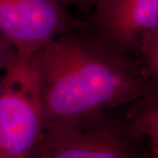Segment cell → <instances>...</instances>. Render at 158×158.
<instances>
[{"label": "cell", "mask_w": 158, "mask_h": 158, "mask_svg": "<svg viewBox=\"0 0 158 158\" xmlns=\"http://www.w3.org/2000/svg\"><path fill=\"white\" fill-rule=\"evenodd\" d=\"M2 79H3V73H0V94H1V91H2Z\"/></svg>", "instance_id": "obj_11"}, {"label": "cell", "mask_w": 158, "mask_h": 158, "mask_svg": "<svg viewBox=\"0 0 158 158\" xmlns=\"http://www.w3.org/2000/svg\"><path fill=\"white\" fill-rule=\"evenodd\" d=\"M74 25L56 0H0V36L20 55H34Z\"/></svg>", "instance_id": "obj_5"}, {"label": "cell", "mask_w": 158, "mask_h": 158, "mask_svg": "<svg viewBox=\"0 0 158 158\" xmlns=\"http://www.w3.org/2000/svg\"><path fill=\"white\" fill-rule=\"evenodd\" d=\"M0 158L28 157L44 132L34 55H20L3 73Z\"/></svg>", "instance_id": "obj_3"}, {"label": "cell", "mask_w": 158, "mask_h": 158, "mask_svg": "<svg viewBox=\"0 0 158 158\" xmlns=\"http://www.w3.org/2000/svg\"><path fill=\"white\" fill-rule=\"evenodd\" d=\"M136 60L158 93V30L142 42Z\"/></svg>", "instance_id": "obj_7"}, {"label": "cell", "mask_w": 158, "mask_h": 158, "mask_svg": "<svg viewBox=\"0 0 158 158\" xmlns=\"http://www.w3.org/2000/svg\"><path fill=\"white\" fill-rule=\"evenodd\" d=\"M85 27L104 44L136 59L142 42L158 30V0H100Z\"/></svg>", "instance_id": "obj_4"}, {"label": "cell", "mask_w": 158, "mask_h": 158, "mask_svg": "<svg viewBox=\"0 0 158 158\" xmlns=\"http://www.w3.org/2000/svg\"><path fill=\"white\" fill-rule=\"evenodd\" d=\"M127 115L138 134L158 148V93L154 92L135 103Z\"/></svg>", "instance_id": "obj_6"}, {"label": "cell", "mask_w": 158, "mask_h": 158, "mask_svg": "<svg viewBox=\"0 0 158 158\" xmlns=\"http://www.w3.org/2000/svg\"><path fill=\"white\" fill-rule=\"evenodd\" d=\"M64 7L73 6L82 11L91 10L100 0H56Z\"/></svg>", "instance_id": "obj_9"}, {"label": "cell", "mask_w": 158, "mask_h": 158, "mask_svg": "<svg viewBox=\"0 0 158 158\" xmlns=\"http://www.w3.org/2000/svg\"><path fill=\"white\" fill-rule=\"evenodd\" d=\"M19 56L17 49L0 36V73H4Z\"/></svg>", "instance_id": "obj_8"}, {"label": "cell", "mask_w": 158, "mask_h": 158, "mask_svg": "<svg viewBox=\"0 0 158 158\" xmlns=\"http://www.w3.org/2000/svg\"><path fill=\"white\" fill-rule=\"evenodd\" d=\"M143 158H158V148L153 146L151 151Z\"/></svg>", "instance_id": "obj_10"}, {"label": "cell", "mask_w": 158, "mask_h": 158, "mask_svg": "<svg viewBox=\"0 0 158 158\" xmlns=\"http://www.w3.org/2000/svg\"><path fill=\"white\" fill-rule=\"evenodd\" d=\"M44 129L56 122L134 105L156 92L140 63L86 27H72L34 55Z\"/></svg>", "instance_id": "obj_1"}, {"label": "cell", "mask_w": 158, "mask_h": 158, "mask_svg": "<svg viewBox=\"0 0 158 158\" xmlns=\"http://www.w3.org/2000/svg\"><path fill=\"white\" fill-rule=\"evenodd\" d=\"M24 158H28V157H24Z\"/></svg>", "instance_id": "obj_12"}, {"label": "cell", "mask_w": 158, "mask_h": 158, "mask_svg": "<svg viewBox=\"0 0 158 158\" xmlns=\"http://www.w3.org/2000/svg\"><path fill=\"white\" fill-rule=\"evenodd\" d=\"M117 110L64 119L44 129L28 158H135L142 138Z\"/></svg>", "instance_id": "obj_2"}]
</instances>
